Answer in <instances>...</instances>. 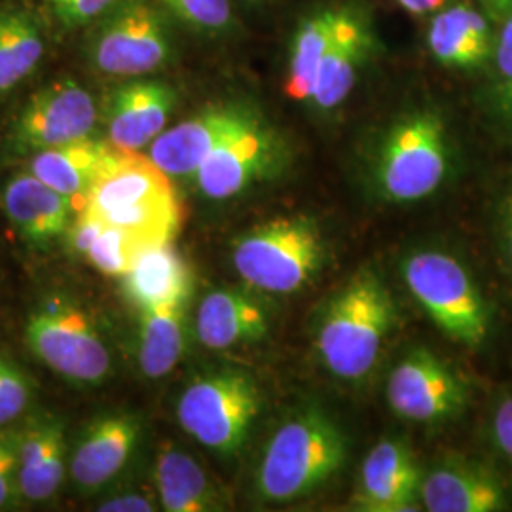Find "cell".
I'll use <instances>...</instances> for the list:
<instances>
[{"label": "cell", "mask_w": 512, "mask_h": 512, "mask_svg": "<svg viewBox=\"0 0 512 512\" xmlns=\"http://www.w3.org/2000/svg\"><path fill=\"white\" fill-rule=\"evenodd\" d=\"M80 213L147 247L173 241L183 222V205L169 175L148 156L120 148L101 169Z\"/></svg>", "instance_id": "1"}, {"label": "cell", "mask_w": 512, "mask_h": 512, "mask_svg": "<svg viewBox=\"0 0 512 512\" xmlns=\"http://www.w3.org/2000/svg\"><path fill=\"white\" fill-rule=\"evenodd\" d=\"M346 461V439L319 410L285 421L268 442L256 476L266 501H291L310 494L336 475Z\"/></svg>", "instance_id": "2"}, {"label": "cell", "mask_w": 512, "mask_h": 512, "mask_svg": "<svg viewBox=\"0 0 512 512\" xmlns=\"http://www.w3.org/2000/svg\"><path fill=\"white\" fill-rule=\"evenodd\" d=\"M395 306L384 283L370 272L351 279L330 302L317 336L330 372L359 380L372 370L393 325Z\"/></svg>", "instance_id": "3"}, {"label": "cell", "mask_w": 512, "mask_h": 512, "mask_svg": "<svg viewBox=\"0 0 512 512\" xmlns=\"http://www.w3.org/2000/svg\"><path fill=\"white\" fill-rule=\"evenodd\" d=\"M260 412L255 380L236 368L215 370L184 389L177 418L184 431L220 456L241 450Z\"/></svg>", "instance_id": "4"}, {"label": "cell", "mask_w": 512, "mask_h": 512, "mask_svg": "<svg viewBox=\"0 0 512 512\" xmlns=\"http://www.w3.org/2000/svg\"><path fill=\"white\" fill-rule=\"evenodd\" d=\"M25 342L40 363L74 385H101L112 370L110 351L88 311L63 296L29 315Z\"/></svg>", "instance_id": "5"}, {"label": "cell", "mask_w": 512, "mask_h": 512, "mask_svg": "<svg viewBox=\"0 0 512 512\" xmlns=\"http://www.w3.org/2000/svg\"><path fill=\"white\" fill-rule=\"evenodd\" d=\"M323 260V239L310 219H275L239 239L234 266L245 283L287 294L308 283Z\"/></svg>", "instance_id": "6"}, {"label": "cell", "mask_w": 512, "mask_h": 512, "mask_svg": "<svg viewBox=\"0 0 512 512\" xmlns=\"http://www.w3.org/2000/svg\"><path fill=\"white\" fill-rule=\"evenodd\" d=\"M404 281L442 332L454 342L478 348L490 327L484 298L456 258L418 253L404 262Z\"/></svg>", "instance_id": "7"}, {"label": "cell", "mask_w": 512, "mask_h": 512, "mask_svg": "<svg viewBox=\"0 0 512 512\" xmlns=\"http://www.w3.org/2000/svg\"><path fill=\"white\" fill-rule=\"evenodd\" d=\"M448 169L444 126L423 112L403 120L385 139L378 181L393 202H416L433 194Z\"/></svg>", "instance_id": "8"}, {"label": "cell", "mask_w": 512, "mask_h": 512, "mask_svg": "<svg viewBox=\"0 0 512 512\" xmlns=\"http://www.w3.org/2000/svg\"><path fill=\"white\" fill-rule=\"evenodd\" d=\"M169 55L164 18L145 0L118 2L90 44L93 69L120 78L156 73Z\"/></svg>", "instance_id": "9"}, {"label": "cell", "mask_w": 512, "mask_h": 512, "mask_svg": "<svg viewBox=\"0 0 512 512\" xmlns=\"http://www.w3.org/2000/svg\"><path fill=\"white\" fill-rule=\"evenodd\" d=\"M97 105L76 80H54L29 97L14 126V143L23 152H40L92 137Z\"/></svg>", "instance_id": "10"}, {"label": "cell", "mask_w": 512, "mask_h": 512, "mask_svg": "<svg viewBox=\"0 0 512 512\" xmlns=\"http://www.w3.org/2000/svg\"><path fill=\"white\" fill-rule=\"evenodd\" d=\"M393 412L406 420L437 423L458 416L467 401L456 372L427 349L410 351L387 382Z\"/></svg>", "instance_id": "11"}, {"label": "cell", "mask_w": 512, "mask_h": 512, "mask_svg": "<svg viewBox=\"0 0 512 512\" xmlns=\"http://www.w3.org/2000/svg\"><path fill=\"white\" fill-rule=\"evenodd\" d=\"M141 439V423L124 412L103 414L78 435L69 456V478L82 495L99 494L126 469Z\"/></svg>", "instance_id": "12"}, {"label": "cell", "mask_w": 512, "mask_h": 512, "mask_svg": "<svg viewBox=\"0 0 512 512\" xmlns=\"http://www.w3.org/2000/svg\"><path fill=\"white\" fill-rule=\"evenodd\" d=\"M251 120L255 118L239 107H211L175 128L162 131L152 141L148 158L169 177L194 175L228 135Z\"/></svg>", "instance_id": "13"}, {"label": "cell", "mask_w": 512, "mask_h": 512, "mask_svg": "<svg viewBox=\"0 0 512 512\" xmlns=\"http://www.w3.org/2000/svg\"><path fill=\"white\" fill-rule=\"evenodd\" d=\"M69 475L65 423L54 414H35L19 423V494L23 501L52 499Z\"/></svg>", "instance_id": "14"}, {"label": "cell", "mask_w": 512, "mask_h": 512, "mask_svg": "<svg viewBox=\"0 0 512 512\" xmlns=\"http://www.w3.org/2000/svg\"><path fill=\"white\" fill-rule=\"evenodd\" d=\"M0 203L19 238L35 249H46L65 236L76 213L67 196L42 183L31 171L4 184Z\"/></svg>", "instance_id": "15"}, {"label": "cell", "mask_w": 512, "mask_h": 512, "mask_svg": "<svg viewBox=\"0 0 512 512\" xmlns=\"http://www.w3.org/2000/svg\"><path fill=\"white\" fill-rule=\"evenodd\" d=\"M274 145L268 131L256 120L228 135L198 167L196 181L211 200H226L243 188L270 165Z\"/></svg>", "instance_id": "16"}, {"label": "cell", "mask_w": 512, "mask_h": 512, "mask_svg": "<svg viewBox=\"0 0 512 512\" xmlns=\"http://www.w3.org/2000/svg\"><path fill=\"white\" fill-rule=\"evenodd\" d=\"M175 101V90L164 82L137 80L120 86L107 105L110 143L129 152L147 147L164 131Z\"/></svg>", "instance_id": "17"}, {"label": "cell", "mask_w": 512, "mask_h": 512, "mask_svg": "<svg viewBox=\"0 0 512 512\" xmlns=\"http://www.w3.org/2000/svg\"><path fill=\"white\" fill-rule=\"evenodd\" d=\"M421 501L431 512L505 509V486L494 471L469 459H446L421 480Z\"/></svg>", "instance_id": "18"}, {"label": "cell", "mask_w": 512, "mask_h": 512, "mask_svg": "<svg viewBox=\"0 0 512 512\" xmlns=\"http://www.w3.org/2000/svg\"><path fill=\"white\" fill-rule=\"evenodd\" d=\"M420 488V469L410 450L401 440L384 439L363 461L355 499L363 511H410Z\"/></svg>", "instance_id": "19"}, {"label": "cell", "mask_w": 512, "mask_h": 512, "mask_svg": "<svg viewBox=\"0 0 512 512\" xmlns=\"http://www.w3.org/2000/svg\"><path fill=\"white\" fill-rule=\"evenodd\" d=\"M368 48L370 31L365 19L351 8H340L311 95L315 107L330 110L344 103L355 86Z\"/></svg>", "instance_id": "20"}, {"label": "cell", "mask_w": 512, "mask_h": 512, "mask_svg": "<svg viewBox=\"0 0 512 512\" xmlns=\"http://www.w3.org/2000/svg\"><path fill=\"white\" fill-rule=\"evenodd\" d=\"M114 152L116 147L110 141L86 137L69 145L35 152L29 171L42 183L67 196L73 202L74 211L80 213L86 194Z\"/></svg>", "instance_id": "21"}, {"label": "cell", "mask_w": 512, "mask_h": 512, "mask_svg": "<svg viewBox=\"0 0 512 512\" xmlns=\"http://www.w3.org/2000/svg\"><path fill=\"white\" fill-rule=\"evenodd\" d=\"M268 323V310L255 296L236 289H219L203 298L196 332L205 348L226 349L262 340Z\"/></svg>", "instance_id": "22"}, {"label": "cell", "mask_w": 512, "mask_h": 512, "mask_svg": "<svg viewBox=\"0 0 512 512\" xmlns=\"http://www.w3.org/2000/svg\"><path fill=\"white\" fill-rule=\"evenodd\" d=\"M122 291L139 311L181 306L192 293V272L171 241L154 245L122 277Z\"/></svg>", "instance_id": "23"}, {"label": "cell", "mask_w": 512, "mask_h": 512, "mask_svg": "<svg viewBox=\"0 0 512 512\" xmlns=\"http://www.w3.org/2000/svg\"><path fill=\"white\" fill-rule=\"evenodd\" d=\"M486 12L458 4L439 12L429 27V50L444 67L476 69L494 54Z\"/></svg>", "instance_id": "24"}, {"label": "cell", "mask_w": 512, "mask_h": 512, "mask_svg": "<svg viewBox=\"0 0 512 512\" xmlns=\"http://www.w3.org/2000/svg\"><path fill=\"white\" fill-rule=\"evenodd\" d=\"M156 488L165 511L220 509L219 492L205 475L202 465L171 442H165L156 458Z\"/></svg>", "instance_id": "25"}, {"label": "cell", "mask_w": 512, "mask_h": 512, "mask_svg": "<svg viewBox=\"0 0 512 512\" xmlns=\"http://www.w3.org/2000/svg\"><path fill=\"white\" fill-rule=\"evenodd\" d=\"M46 42L37 16L23 6L0 8V95L37 71Z\"/></svg>", "instance_id": "26"}, {"label": "cell", "mask_w": 512, "mask_h": 512, "mask_svg": "<svg viewBox=\"0 0 512 512\" xmlns=\"http://www.w3.org/2000/svg\"><path fill=\"white\" fill-rule=\"evenodd\" d=\"M184 306L141 311L139 365L147 378H164L181 361L186 344Z\"/></svg>", "instance_id": "27"}, {"label": "cell", "mask_w": 512, "mask_h": 512, "mask_svg": "<svg viewBox=\"0 0 512 512\" xmlns=\"http://www.w3.org/2000/svg\"><path fill=\"white\" fill-rule=\"evenodd\" d=\"M336 18L338 10H321L298 27L285 82V93L294 101H310Z\"/></svg>", "instance_id": "28"}, {"label": "cell", "mask_w": 512, "mask_h": 512, "mask_svg": "<svg viewBox=\"0 0 512 512\" xmlns=\"http://www.w3.org/2000/svg\"><path fill=\"white\" fill-rule=\"evenodd\" d=\"M147 249L150 247L131 238L126 232L101 222V230L84 253V258L101 274L124 277Z\"/></svg>", "instance_id": "29"}, {"label": "cell", "mask_w": 512, "mask_h": 512, "mask_svg": "<svg viewBox=\"0 0 512 512\" xmlns=\"http://www.w3.org/2000/svg\"><path fill=\"white\" fill-rule=\"evenodd\" d=\"M33 399L29 376L0 355V427L12 425L25 414Z\"/></svg>", "instance_id": "30"}, {"label": "cell", "mask_w": 512, "mask_h": 512, "mask_svg": "<svg viewBox=\"0 0 512 512\" xmlns=\"http://www.w3.org/2000/svg\"><path fill=\"white\" fill-rule=\"evenodd\" d=\"M162 2L186 25L205 33H219L228 27L232 19L230 0H162Z\"/></svg>", "instance_id": "31"}, {"label": "cell", "mask_w": 512, "mask_h": 512, "mask_svg": "<svg viewBox=\"0 0 512 512\" xmlns=\"http://www.w3.org/2000/svg\"><path fill=\"white\" fill-rule=\"evenodd\" d=\"M19 494V425L0 427V511L16 507Z\"/></svg>", "instance_id": "32"}, {"label": "cell", "mask_w": 512, "mask_h": 512, "mask_svg": "<svg viewBox=\"0 0 512 512\" xmlns=\"http://www.w3.org/2000/svg\"><path fill=\"white\" fill-rule=\"evenodd\" d=\"M495 76H497V99L512 124V14L503 19L501 31L495 37Z\"/></svg>", "instance_id": "33"}, {"label": "cell", "mask_w": 512, "mask_h": 512, "mask_svg": "<svg viewBox=\"0 0 512 512\" xmlns=\"http://www.w3.org/2000/svg\"><path fill=\"white\" fill-rule=\"evenodd\" d=\"M120 0H46L52 14L65 27H84L103 18Z\"/></svg>", "instance_id": "34"}, {"label": "cell", "mask_w": 512, "mask_h": 512, "mask_svg": "<svg viewBox=\"0 0 512 512\" xmlns=\"http://www.w3.org/2000/svg\"><path fill=\"white\" fill-rule=\"evenodd\" d=\"M495 446L512 459V395L497 406L494 416Z\"/></svg>", "instance_id": "35"}, {"label": "cell", "mask_w": 512, "mask_h": 512, "mask_svg": "<svg viewBox=\"0 0 512 512\" xmlns=\"http://www.w3.org/2000/svg\"><path fill=\"white\" fill-rule=\"evenodd\" d=\"M95 511L99 512H152L156 511L154 503L147 495L122 494L101 501Z\"/></svg>", "instance_id": "36"}, {"label": "cell", "mask_w": 512, "mask_h": 512, "mask_svg": "<svg viewBox=\"0 0 512 512\" xmlns=\"http://www.w3.org/2000/svg\"><path fill=\"white\" fill-rule=\"evenodd\" d=\"M399 6L412 16H425L440 10L448 0H397Z\"/></svg>", "instance_id": "37"}, {"label": "cell", "mask_w": 512, "mask_h": 512, "mask_svg": "<svg viewBox=\"0 0 512 512\" xmlns=\"http://www.w3.org/2000/svg\"><path fill=\"white\" fill-rule=\"evenodd\" d=\"M484 12L488 14V18L503 21L512 14V0H480Z\"/></svg>", "instance_id": "38"}, {"label": "cell", "mask_w": 512, "mask_h": 512, "mask_svg": "<svg viewBox=\"0 0 512 512\" xmlns=\"http://www.w3.org/2000/svg\"><path fill=\"white\" fill-rule=\"evenodd\" d=\"M507 238H509V247H511L512 253V203L509 207V213H507Z\"/></svg>", "instance_id": "39"}]
</instances>
